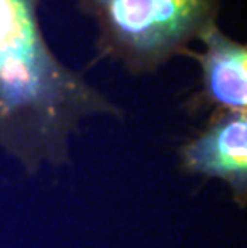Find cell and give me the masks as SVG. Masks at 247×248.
<instances>
[{
	"label": "cell",
	"instance_id": "4",
	"mask_svg": "<svg viewBox=\"0 0 247 248\" xmlns=\"http://www.w3.org/2000/svg\"><path fill=\"white\" fill-rule=\"evenodd\" d=\"M198 42L202 50L191 46L185 55L196 61L201 71L199 88L188 99L186 109L247 112V45L223 32L220 24Z\"/></svg>",
	"mask_w": 247,
	"mask_h": 248
},
{
	"label": "cell",
	"instance_id": "3",
	"mask_svg": "<svg viewBox=\"0 0 247 248\" xmlns=\"http://www.w3.org/2000/svg\"><path fill=\"white\" fill-rule=\"evenodd\" d=\"M180 170L217 179L241 210L247 207V112H209L202 128L178 149Z\"/></svg>",
	"mask_w": 247,
	"mask_h": 248
},
{
	"label": "cell",
	"instance_id": "1",
	"mask_svg": "<svg viewBox=\"0 0 247 248\" xmlns=\"http://www.w3.org/2000/svg\"><path fill=\"white\" fill-rule=\"evenodd\" d=\"M42 0H0V152L28 175L72 160L88 120L125 110L61 61L42 28Z\"/></svg>",
	"mask_w": 247,
	"mask_h": 248
},
{
	"label": "cell",
	"instance_id": "2",
	"mask_svg": "<svg viewBox=\"0 0 247 248\" xmlns=\"http://www.w3.org/2000/svg\"><path fill=\"white\" fill-rule=\"evenodd\" d=\"M76 7L95 26L92 64L114 62L145 77L185 56L217 26L222 0H76Z\"/></svg>",
	"mask_w": 247,
	"mask_h": 248
}]
</instances>
